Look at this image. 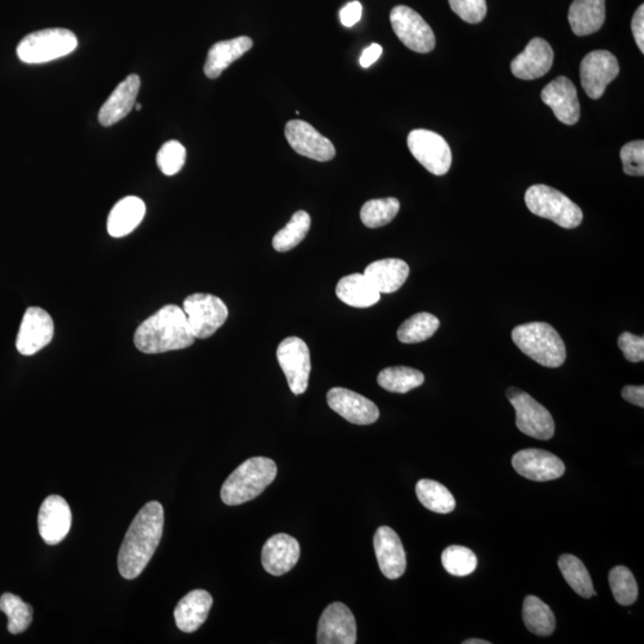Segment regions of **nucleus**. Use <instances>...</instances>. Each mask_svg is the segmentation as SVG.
<instances>
[{
	"mask_svg": "<svg viewBox=\"0 0 644 644\" xmlns=\"http://www.w3.org/2000/svg\"><path fill=\"white\" fill-rule=\"evenodd\" d=\"M164 530V509L158 501L146 504L130 524L119 551V571L133 580L144 572L159 546Z\"/></svg>",
	"mask_w": 644,
	"mask_h": 644,
	"instance_id": "1",
	"label": "nucleus"
},
{
	"mask_svg": "<svg viewBox=\"0 0 644 644\" xmlns=\"http://www.w3.org/2000/svg\"><path fill=\"white\" fill-rule=\"evenodd\" d=\"M183 308L167 305L138 327L134 334L136 349L147 355L187 349L195 343Z\"/></svg>",
	"mask_w": 644,
	"mask_h": 644,
	"instance_id": "2",
	"label": "nucleus"
},
{
	"mask_svg": "<svg viewBox=\"0 0 644 644\" xmlns=\"http://www.w3.org/2000/svg\"><path fill=\"white\" fill-rule=\"evenodd\" d=\"M277 466L270 458L252 457L228 476L221 488V499L237 506L259 497L276 479Z\"/></svg>",
	"mask_w": 644,
	"mask_h": 644,
	"instance_id": "3",
	"label": "nucleus"
},
{
	"mask_svg": "<svg viewBox=\"0 0 644 644\" xmlns=\"http://www.w3.org/2000/svg\"><path fill=\"white\" fill-rule=\"evenodd\" d=\"M512 340L524 355L546 368H559L566 361V345L546 322H530L512 331Z\"/></svg>",
	"mask_w": 644,
	"mask_h": 644,
	"instance_id": "4",
	"label": "nucleus"
},
{
	"mask_svg": "<svg viewBox=\"0 0 644 644\" xmlns=\"http://www.w3.org/2000/svg\"><path fill=\"white\" fill-rule=\"evenodd\" d=\"M77 47V36L71 30L43 29L24 37L17 47V55L24 64H46L66 57Z\"/></svg>",
	"mask_w": 644,
	"mask_h": 644,
	"instance_id": "5",
	"label": "nucleus"
},
{
	"mask_svg": "<svg viewBox=\"0 0 644 644\" xmlns=\"http://www.w3.org/2000/svg\"><path fill=\"white\" fill-rule=\"evenodd\" d=\"M525 203L532 214L553 221L563 228H577L584 220V214L578 204L548 185H532L526 191Z\"/></svg>",
	"mask_w": 644,
	"mask_h": 644,
	"instance_id": "6",
	"label": "nucleus"
},
{
	"mask_svg": "<svg viewBox=\"0 0 644 644\" xmlns=\"http://www.w3.org/2000/svg\"><path fill=\"white\" fill-rule=\"evenodd\" d=\"M506 395L515 407L516 424L520 432L541 441H549L554 437L555 421L546 407L515 387L507 390Z\"/></svg>",
	"mask_w": 644,
	"mask_h": 644,
	"instance_id": "7",
	"label": "nucleus"
},
{
	"mask_svg": "<svg viewBox=\"0 0 644 644\" xmlns=\"http://www.w3.org/2000/svg\"><path fill=\"white\" fill-rule=\"evenodd\" d=\"M191 332L196 339L212 337L219 328L225 325L228 308L218 296L210 294H193L183 303Z\"/></svg>",
	"mask_w": 644,
	"mask_h": 644,
	"instance_id": "8",
	"label": "nucleus"
},
{
	"mask_svg": "<svg viewBox=\"0 0 644 644\" xmlns=\"http://www.w3.org/2000/svg\"><path fill=\"white\" fill-rule=\"evenodd\" d=\"M407 145L412 156L432 175L444 176L449 172L452 154L443 136L427 129H414L408 135Z\"/></svg>",
	"mask_w": 644,
	"mask_h": 644,
	"instance_id": "9",
	"label": "nucleus"
},
{
	"mask_svg": "<svg viewBox=\"0 0 644 644\" xmlns=\"http://www.w3.org/2000/svg\"><path fill=\"white\" fill-rule=\"evenodd\" d=\"M390 23L396 36L416 53H430L436 47V36L423 17L408 6L398 5L390 12Z\"/></svg>",
	"mask_w": 644,
	"mask_h": 644,
	"instance_id": "10",
	"label": "nucleus"
},
{
	"mask_svg": "<svg viewBox=\"0 0 644 644\" xmlns=\"http://www.w3.org/2000/svg\"><path fill=\"white\" fill-rule=\"evenodd\" d=\"M277 361L280 363L288 385L295 395L306 393L311 375V352L302 339L289 337L277 348Z\"/></svg>",
	"mask_w": 644,
	"mask_h": 644,
	"instance_id": "11",
	"label": "nucleus"
},
{
	"mask_svg": "<svg viewBox=\"0 0 644 644\" xmlns=\"http://www.w3.org/2000/svg\"><path fill=\"white\" fill-rule=\"evenodd\" d=\"M54 321L45 309L30 307L24 313L16 348L23 356H33L52 342Z\"/></svg>",
	"mask_w": 644,
	"mask_h": 644,
	"instance_id": "12",
	"label": "nucleus"
},
{
	"mask_svg": "<svg viewBox=\"0 0 644 644\" xmlns=\"http://www.w3.org/2000/svg\"><path fill=\"white\" fill-rule=\"evenodd\" d=\"M619 74L618 60L608 51L588 53L580 65V79L588 97L599 99Z\"/></svg>",
	"mask_w": 644,
	"mask_h": 644,
	"instance_id": "13",
	"label": "nucleus"
},
{
	"mask_svg": "<svg viewBox=\"0 0 644 644\" xmlns=\"http://www.w3.org/2000/svg\"><path fill=\"white\" fill-rule=\"evenodd\" d=\"M357 625L354 613L343 603L328 605L320 617L319 644H355Z\"/></svg>",
	"mask_w": 644,
	"mask_h": 644,
	"instance_id": "14",
	"label": "nucleus"
},
{
	"mask_svg": "<svg viewBox=\"0 0 644 644\" xmlns=\"http://www.w3.org/2000/svg\"><path fill=\"white\" fill-rule=\"evenodd\" d=\"M512 466L523 478L537 482L557 480L566 473L561 458L541 449L520 450L513 456Z\"/></svg>",
	"mask_w": 644,
	"mask_h": 644,
	"instance_id": "15",
	"label": "nucleus"
},
{
	"mask_svg": "<svg viewBox=\"0 0 644 644\" xmlns=\"http://www.w3.org/2000/svg\"><path fill=\"white\" fill-rule=\"evenodd\" d=\"M286 136L291 148L300 156L321 161V163L336 157V148L332 142L308 122L289 121L286 126Z\"/></svg>",
	"mask_w": 644,
	"mask_h": 644,
	"instance_id": "16",
	"label": "nucleus"
},
{
	"mask_svg": "<svg viewBox=\"0 0 644 644\" xmlns=\"http://www.w3.org/2000/svg\"><path fill=\"white\" fill-rule=\"evenodd\" d=\"M327 404L351 424L370 425L380 418V410L373 401L346 388H332L327 393Z\"/></svg>",
	"mask_w": 644,
	"mask_h": 644,
	"instance_id": "17",
	"label": "nucleus"
},
{
	"mask_svg": "<svg viewBox=\"0 0 644 644\" xmlns=\"http://www.w3.org/2000/svg\"><path fill=\"white\" fill-rule=\"evenodd\" d=\"M37 524L42 540L49 546L63 542L72 525V512L67 501L60 495H49L40 507Z\"/></svg>",
	"mask_w": 644,
	"mask_h": 644,
	"instance_id": "18",
	"label": "nucleus"
},
{
	"mask_svg": "<svg viewBox=\"0 0 644 644\" xmlns=\"http://www.w3.org/2000/svg\"><path fill=\"white\" fill-rule=\"evenodd\" d=\"M374 549L381 572L389 580H396L406 572L407 559L400 537L389 526H381L374 536Z\"/></svg>",
	"mask_w": 644,
	"mask_h": 644,
	"instance_id": "19",
	"label": "nucleus"
},
{
	"mask_svg": "<svg viewBox=\"0 0 644 644\" xmlns=\"http://www.w3.org/2000/svg\"><path fill=\"white\" fill-rule=\"evenodd\" d=\"M542 101L565 125L573 126L580 119L578 91L571 79L559 77L549 83L542 91Z\"/></svg>",
	"mask_w": 644,
	"mask_h": 644,
	"instance_id": "20",
	"label": "nucleus"
},
{
	"mask_svg": "<svg viewBox=\"0 0 644 644\" xmlns=\"http://www.w3.org/2000/svg\"><path fill=\"white\" fill-rule=\"evenodd\" d=\"M301 548L296 538L287 534H277L265 542L262 563L266 572L275 577L287 574L299 562Z\"/></svg>",
	"mask_w": 644,
	"mask_h": 644,
	"instance_id": "21",
	"label": "nucleus"
},
{
	"mask_svg": "<svg viewBox=\"0 0 644 644\" xmlns=\"http://www.w3.org/2000/svg\"><path fill=\"white\" fill-rule=\"evenodd\" d=\"M553 64V48L546 40L536 37L516 59H513L511 71L513 76L519 79L534 80L546 76Z\"/></svg>",
	"mask_w": 644,
	"mask_h": 644,
	"instance_id": "22",
	"label": "nucleus"
},
{
	"mask_svg": "<svg viewBox=\"0 0 644 644\" xmlns=\"http://www.w3.org/2000/svg\"><path fill=\"white\" fill-rule=\"evenodd\" d=\"M141 80L138 74H130L122 83L117 85L113 94L99 110L98 121L103 127L114 126L125 119L133 110L138 98Z\"/></svg>",
	"mask_w": 644,
	"mask_h": 644,
	"instance_id": "23",
	"label": "nucleus"
},
{
	"mask_svg": "<svg viewBox=\"0 0 644 644\" xmlns=\"http://www.w3.org/2000/svg\"><path fill=\"white\" fill-rule=\"evenodd\" d=\"M363 275L380 294H392L404 286L410 275V266L401 259H382L369 264Z\"/></svg>",
	"mask_w": 644,
	"mask_h": 644,
	"instance_id": "24",
	"label": "nucleus"
},
{
	"mask_svg": "<svg viewBox=\"0 0 644 644\" xmlns=\"http://www.w3.org/2000/svg\"><path fill=\"white\" fill-rule=\"evenodd\" d=\"M213 606V597L207 591L195 590L179 600L175 609V619L183 633H195L207 621Z\"/></svg>",
	"mask_w": 644,
	"mask_h": 644,
	"instance_id": "25",
	"label": "nucleus"
},
{
	"mask_svg": "<svg viewBox=\"0 0 644 644\" xmlns=\"http://www.w3.org/2000/svg\"><path fill=\"white\" fill-rule=\"evenodd\" d=\"M146 214V204L141 198L127 196L117 202L108 218V233L113 238H123L138 227Z\"/></svg>",
	"mask_w": 644,
	"mask_h": 644,
	"instance_id": "26",
	"label": "nucleus"
},
{
	"mask_svg": "<svg viewBox=\"0 0 644 644\" xmlns=\"http://www.w3.org/2000/svg\"><path fill=\"white\" fill-rule=\"evenodd\" d=\"M252 47L253 41L247 36L215 43L209 49L206 65H204V74L209 79L219 78L227 67L243 57Z\"/></svg>",
	"mask_w": 644,
	"mask_h": 644,
	"instance_id": "27",
	"label": "nucleus"
},
{
	"mask_svg": "<svg viewBox=\"0 0 644 644\" xmlns=\"http://www.w3.org/2000/svg\"><path fill=\"white\" fill-rule=\"evenodd\" d=\"M568 21L575 35L597 33L605 22V0H574L569 8Z\"/></svg>",
	"mask_w": 644,
	"mask_h": 644,
	"instance_id": "28",
	"label": "nucleus"
},
{
	"mask_svg": "<svg viewBox=\"0 0 644 644\" xmlns=\"http://www.w3.org/2000/svg\"><path fill=\"white\" fill-rule=\"evenodd\" d=\"M336 294L345 305L355 308L375 306L381 294L363 274L345 276L337 284Z\"/></svg>",
	"mask_w": 644,
	"mask_h": 644,
	"instance_id": "29",
	"label": "nucleus"
},
{
	"mask_svg": "<svg viewBox=\"0 0 644 644\" xmlns=\"http://www.w3.org/2000/svg\"><path fill=\"white\" fill-rule=\"evenodd\" d=\"M523 621L530 633L537 636H550L556 627L554 612L535 596L526 597L524 600Z\"/></svg>",
	"mask_w": 644,
	"mask_h": 644,
	"instance_id": "30",
	"label": "nucleus"
},
{
	"mask_svg": "<svg viewBox=\"0 0 644 644\" xmlns=\"http://www.w3.org/2000/svg\"><path fill=\"white\" fill-rule=\"evenodd\" d=\"M417 497L421 504L439 515H448L455 510L456 501L449 489L437 481L424 479L417 483Z\"/></svg>",
	"mask_w": 644,
	"mask_h": 644,
	"instance_id": "31",
	"label": "nucleus"
},
{
	"mask_svg": "<svg viewBox=\"0 0 644 644\" xmlns=\"http://www.w3.org/2000/svg\"><path fill=\"white\" fill-rule=\"evenodd\" d=\"M425 376L419 370L408 367H392L381 371L377 382L390 393L406 394L423 385Z\"/></svg>",
	"mask_w": 644,
	"mask_h": 644,
	"instance_id": "32",
	"label": "nucleus"
},
{
	"mask_svg": "<svg viewBox=\"0 0 644 644\" xmlns=\"http://www.w3.org/2000/svg\"><path fill=\"white\" fill-rule=\"evenodd\" d=\"M559 567L563 578L580 597L588 599L597 596L590 573L577 556L562 555L559 559Z\"/></svg>",
	"mask_w": 644,
	"mask_h": 644,
	"instance_id": "33",
	"label": "nucleus"
},
{
	"mask_svg": "<svg viewBox=\"0 0 644 644\" xmlns=\"http://www.w3.org/2000/svg\"><path fill=\"white\" fill-rule=\"evenodd\" d=\"M311 216L303 210H299L288 222V225L275 234L272 246L277 252H288L299 246L307 237L311 229Z\"/></svg>",
	"mask_w": 644,
	"mask_h": 644,
	"instance_id": "34",
	"label": "nucleus"
},
{
	"mask_svg": "<svg viewBox=\"0 0 644 644\" xmlns=\"http://www.w3.org/2000/svg\"><path fill=\"white\" fill-rule=\"evenodd\" d=\"M441 322L430 313H418L407 319L398 330V338L404 344H417L430 339L438 331Z\"/></svg>",
	"mask_w": 644,
	"mask_h": 644,
	"instance_id": "35",
	"label": "nucleus"
},
{
	"mask_svg": "<svg viewBox=\"0 0 644 644\" xmlns=\"http://www.w3.org/2000/svg\"><path fill=\"white\" fill-rule=\"evenodd\" d=\"M0 611L8 616V630L11 634L24 633L33 622L32 606L23 602L20 597L12 593H4L0 597Z\"/></svg>",
	"mask_w": 644,
	"mask_h": 644,
	"instance_id": "36",
	"label": "nucleus"
},
{
	"mask_svg": "<svg viewBox=\"0 0 644 644\" xmlns=\"http://www.w3.org/2000/svg\"><path fill=\"white\" fill-rule=\"evenodd\" d=\"M400 202L398 198L388 197L371 200L361 209V220L368 228H380L390 224L398 215Z\"/></svg>",
	"mask_w": 644,
	"mask_h": 644,
	"instance_id": "37",
	"label": "nucleus"
},
{
	"mask_svg": "<svg viewBox=\"0 0 644 644\" xmlns=\"http://www.w3.org/2000/svg\"><path fill=\"white\" fill-rule=\"evenodd\" d=\"M442 563L445 571L454 577H467L478 568V557L469 548L451 546L443 551Z\"/></svg>",
	"mask_w": 644,
	"mask_h": 644,
	"instance_id": "38",
	"label": "nucleus"
},
{
	"mask_svg": "<svg viewBox=\"0 0 644 644\" xmlns=\"http://www.w3.org/2000/svg\"><path fill=\"white\" fill-rule=\"evenodd\" d=\"M613 597L623 606L633 605L639 597V587L634 574L627 567L617 566L609 574Z\"/></svg>",
	"mask_w": 644,
	"mask_h": 644,
	"instance_id": "39",
	"label": "nucleus"
},
{
	"mask_svg": "<svg viewBox=\"0 0 644 644\" xmlns=\"http://www.w3.org/2000/svg\"><path fill=\"white\" fill-rule=\"evenodd\" d=\"M187 160V150L176 140L166 142L157 154V164L165 176H175L183 169Z\"/></svg>",
	"mask_w": 644,
	"mask_h": 644,
	"instance_id": "40",
	"label": "nucleus"
},
{
	"mask_svg": "<svg viewBox=\"0 0 644 644\" xmlns=\"http://www.w3.org/2000/svg\"><path fill=\"white\" fill-rule=\"evenodd\" d=\"M621 159L625 175L642 177L644 175V142L631 141L621 150Z\"/></svg>",
	"mask_w": 644,
	"mask_h": 644,
	"instance_id": "41",
	"label": "nucleus"
},
{
	"mask_svg": "<svg viewBox=\"0 0 644 644\" xmlns=\"http://www.w3.org/2000/svg\"><path fill=\"white\" fill-rule=\"evenodd\" d=\"M450 8L464 22L480 23L487 15L486 0H449Z\"/></svg>",
	"mask_w": 644,
	"mask_h": 644,
	"instance_id": "42",
	"label": "nucleus"
},
{
	"mask_svg": "<svg viewBox=\"0 0 644 644\" xmlns=\"http://www.w3.org/2000/svg\"><path fill=\"white\" fill-rule=\"evenodd\" d=\"M619 349L627 361L631 363L643 362L644 359V338L624 332L618 338Z\"/></svg>",
	"mask_w": 644,
	"mask_h": 644,
	"instance_id": "43",
	"label": "nucleus"
},
{
	"mask_svg": "<svg viewBox=\"0 0 644 644\" xmlns=\"http://www.w3.org/2000/svg\"><path fill=\"white\" fill-rule=\"evenodd\" d=\"M362 12V4L355 0V2L349 3L348 5L344 6L342 10H340V22H342L343 26L345 27H354L355 24L361 21Z\"/></svg>",
	"mask_w": 644,
	"mask_h": 644,
	"instance_id": "44",
	"label": "nucleus"
},
{
	"mask_svg": "<svg viewBox=\"0 0 644 644\" xmlns=\"http://www.w3.org/2000/svg\"><path fill=\"white\" fill-rule=\"evenodd\" d=\"M631 29H633L637 47L644 53V5L636 10L633 21H631Z\"/></svg>",
	"mask_w": 644,
	"mask_h": 644,
	"instance_id": "45",
	"label": "nucleus"
},
{
	"mask_svg": "<svg viewBox=\"0 0 644 644\" xmlns=\"http://www.w3.org/2000/svg\"><path fill=\"white\" fill-rule=\"evenodd\" d=\"M622 396L625 401L630 402L635 406L644 407V387L643 386H627L622 390Z\"/></svg>",
	"mask_w": 644,
	"mask_h": 644,
	"instance_id": "46",
	"label": "nucleus"
},
{
	"mask_svg": "<svg viewBox=\"0 0 644 644\" xmlns=\"http://www.w3.org/2000/svg\"><path fill=\"white\" fill-rule=\"evenodd\" d=\"M382 52L383 48L380 45H377V43H373V45L364 49L361 59H359V64H361L363 68H368L371 65H374L376 61L380 59Z\"/></svg>",
	"mask_w": 644,
	"mask_h": 644,
	"instance_id": "47",
	"label": "nucleus"
},
{
	"mask_svg": "<svg viewBox=\"0 0 644 644\" xmlns=\"http://www.w3.org/2000/svg\"><path fill=\"white\" fill-rule=\"evenodd\" d=\"M463 644H491V642H488L485 640L472 639V640L464 641Z\"/></svg>",
	"mask_w": 644,
	"mask_h": 644,
	"instance_id": "48",
	"label": "nucleus"
},
{
	"mask_svg": "<svg viewBox=\"0 0 644 644\" xmlns=\"http://www.w3.org/2000/svg\"><path fill=\"white\" fill-rule=\"evenodd\" d=\"M135 108H136V110L140 111L142 109V105L141 104H135Z\"/></svg>",
	"mask_w": 644,
	"mask_h": 644,
	"instance_id": "49",
	"label": "nucleus"
}]
</instances>
